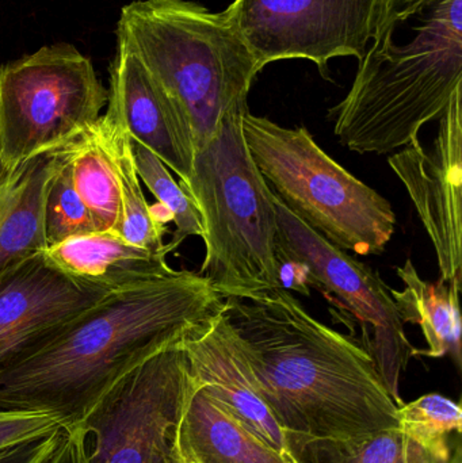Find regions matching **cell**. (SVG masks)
I'll list each match as a JSON object with an SVG mask.
<instances>
[{
	"instance_id": "1",
	"label": "cell",
	"mask_w": 462,
	"mask_h": 463,
	"mask_svg": "<svg viewBox=\"0 0 462 463\" xmlns=\"http://www.w3.org/2000/svg\"><path fill=\"white\" fill-rule=\"evenodd\" d=\"M222 309L224 298L189 269L111 290L0 370V408L42 411L75 426L125 375Z\"/></svg>"
},
{
	"instance_id": "2",
	"label": "cell",
	"mask_w": 462,
	"mask_h": 463,
	"mask_svg": "<svg viewBox=\"0 0 462 463\" xmlns=\"http://www.w3.org/2000/svg\"><path fill=\"white\" fill-rule=\"evenodd\" d=\"M222 317L282 431L344 439L399 429L398 404L363 345L289 290L227 297Z\"/></svg>"
},
{
	"instance_id": "3",
	"label": "cell",
	"mask_w": 462,
	"mask_h": 463,
	"mask_svg": "<svg viewBox=\"0 0 462 463\" xmlns=\"http://www.w3.org/2000/svg\"><path fill=\"white\" fill-rule=\"evenodd\" d=\"M462 90V0H392L344 100L334 135L360 155L420 141Z\"/></svg>"
},
{
	"instance_id": "4",
	"label": "cell",
	"mask_w": 462,
	"mask_h": 463,
	"mask_svg": "<svg viewBox=\"0 0 462 463\" xmlns=\"http://www.w3.org/2000/svg\"><path fill=\"white\" fill-rule=\"evenodd\" d=\"M186 114L195 152L222 119L249 108V92L263 70L227 14L190 0H135L116 29Z\"/></svg>"
},
{
	"instance_id": "5",
	"label": "cell",
	"mask_w": 462,
	"mask_h": 463,
	"mask_svg": "<svg viewBox=\"0 0 462 463\" xmlns=\"http://www.w3.org/2000/svg\"><path fill=\"white\" fill-rule=\"evenodd\" d=\"M247 111L238 109L222 119L195 152L192 175L179 184L205 225L200 274L222 298L282 288L276 197L247 146Z\"/></svg>"
},
{
	"instance_id": "6",
	"label": "cell",
	"mask_w": 462,
	"mask_h": 463,
	"mask_svg": "<svg viewBox=\"0 0 462 463\" xmlns=\"http://www.w3.org/2000/svg\"><path fill=\"white\" fill-rule=\"evenodd\" d=\"M243 133L258 170L290 213L346 252H384L395 233L392 206L328 156L306 128H284L249 110Z\"/></svg>"
},
{
	"instance_id": "7",
	"label": "cell",
	"mask_w": 462,
	"mask_h": 463,
	"mask_svg": "<svg viewBox=\"0 0 462 463\" xmlns=\"http://www.w3.org/2000/svg\"><path fill=\"white\" fill-rule=\"evenodd\" d=\"M89 57L67 43L0 67V159L7 168L83 135L108 105Z\"/></svg>"
},
{
	"instance_id": "8",
	"label": "cell",
	"mask_w": 462,
	"mask_h": 463,
	"mask_svg": "<svg viewBox=\"0 0 462 463\" xmlns=\"http://www.w3.org/2000/svg\"><path fill=\"white\" fill-rule=\"evenodd\" d=\"M181 342L125 375L79 423L91 439L86 463H182L176 432L195 380Z\"/></svg>"
},
{
	"instance_id": "9",
	"label": "cell",
	"mask_w": 462,
	"mask_h": 463,
	"mask_svg": "<svg viewBox=\"0 0 462 463\" xmlns=\"http://www.w3.org/2000/svg\"><path fill=\"white\" fill-rule=\"evenodd\" d=\"M274 205L279 259L300 267L306 285L323 291L357 320L363 328V347L373 359L388 393L401 407V373L409 366L414 347L404 332L390 286L377 271L304 224L277 197Z\"/></svg>"
},
{
	"instance_id": "10",
	"label": "cell",
	"mask_w": 462,
	"mask_h": 463,
	"mask_svg": "<svg viewBox=\"0 0 462 463\" xmlns=\"http://www.w3.org/2000/svg\"><path fill=\"white\" fill-rule=\"evenodd\" d=\"M392 0H233L224 11L265 68L306 59L330 80L328 61L365 56Z\"/></svg>"
},
{
	"instance_id": "11",
	"label": "cell",
	"mask_w": 462,
	"mask_h": 463,
	"mask_svg": "<svg viewBox=\"0 0 462 463\" xmlns=\"http://www.w3.org/2000/svg\"><path fill=\"white\" fill-rule=\"evenodd\" d=\"M430 148L420 141L388 159L406 187L438 261L439 280H462V90L438 119Z\"/></svg>"
},
{
	"instance_id": "12",
	"label": "cell",
	"mask_w": 462,
	"mask_h": 463,
	"mask_svg": "<svg viewBox=\"0 0 462 463\" xmlns=\"http://www.w3.org/2000/svg\"><path fill=\"white\" fill-rule=\"evenodd\" d=\"M110 291L78 279L45 252L0 272V370L26 358Z\"/></svg>"
},
{
	"instance_id": "13",
	"label": "cell",
	"mask_w": 462,
	"mask_h": 463,
	"mask_svg": "<svg viewBox=\"0 0 462 463\" xmlns=\"http://www.w3.org/2000/svg\"><path fill=\"white\" fill-rule=\"evenodd\" d=\"M108 114L133 141L156 155L181 182L192 175L195 146L192 125L148 68L117 41L110 65Z\"/></svg>"
},
{
	"instance_id": "14",
	"label": "cell",
	"mask_w": 462,
	"mask_h": 463,
	"mask_svg": "<svg viewBox=\"0 0 462 463\" xmlns=\"http://www.w3.org/2000/svg\"><path fill=\"white\" fill-rule=\"evenodd\" d=\"M181 343L197 383L252 434L288 458L285 432L266 405L222 312L190 329Z\"/></svg>"
},
{
	"instance_id": "15",
	"label": "cell",
	"mask_w": 462,
	"mask_h": 463,
	"mask_svg": "<svg viewBox=\"0 0 462 463\" xmlns=\"http://www.w3.org/2000/svg\"><path fill=\"white\" fill-rule=\"evenodd\" d=\"M64 165L61 151L45 152L7 168L0 159V272L46 250L43 211Z\"/></svg>"
},
{
	"instance_id": "16",
	"label": "cell",
	"mask_w": 462,
	"mask_h": 463,
	"mask_svg": "<svg viewBox=\"0 0 462 463\" xmlns=\"http://www.w3.org/2000/svg\"><path fill=\"white\" fill-rule=\"evenodd\" d=\"M176 449L182 463H290L246 429L197 380L182 412Z\"/></svg>"
},
{
	"instance_id": "17",
	"label": "cell",
	"mask_w": 462,
	"mask_h": 463,
	"mask_svg": "<svg viewBox=\"0 0 462 463\" xmlns=\"http://www.w3.org/2000/svg\"><path fill=\"white\" fill-rule=\"evenodd\" d=\"M43 252L62 271L108 291L175 271L167 264V250L154 252L110 232L73 237Z\"/></svg>"
},
{
	"instance_id": "18",
	"label": "cell",
	"mask_w": 462,
	"mask_h": 463,
	"mask_svg": "<svg viewBox=\"0 0 462 463\" xmlns=\"http://www.w3.org/2000/svg\"><path fill=\"white\" fill-rule=\"evenodd\" d=\"M403 282V290L390 288L403 323L417 324L425 335L428 348L412 350V356L442 358L449 355L460 369L461 312L460 294L462 280L431 283L422 279L411 259L396 269Z\"/></svg>"
},
{
	"instance_id": "19",
	"label": "cell",
	"mask_w": 462,
	"mask_h": 463,
	"mask_svg": "<svg viewBox=\"0 0 462 463\" xmlns=\"http://www.w3.org/2000/svg\"><path fill=\"white\" fill-rule=\"evenodd\" d=\"M290 463H448L401 429L334 439L285 432Z\"/></svg>"
},
{
	"instance_id": "20",
	"label": "cell",
	"mask_w": 462,
	"mask_h": 463,
	"mask_svg": "<svg viewBox=\"0 0 462 463\" xmlns=\"http://www.w3.org/2000/svg\"><path fill=\"white\" fill-rule=\"evenodd\" d=\"M59 149L64 155L73 187L91 212L98 230L118 234V184L99 118L83 135Z\"/></svg>"
},
{
	"instance_id": "21",
	"label": "cell",
	"mask_w": 462,
	"mask_h": 463,
	"mask_svg": "<svg viewBox=\"0 0 462 463\" xmlns=\"http://www.w3.org/2000/svg\"><path fill=\"white\" fill-rule=\"evenodd\" d=\"M99 121L118 184L121 201L119 236L137 247L154 252L167 250L170 253L163 240L168 232L167 227L157 216L154 206L146 203L141 187L140 176L136 170L132 138L108 114L100 116Z\"/></svg>"
},
{
	"instance_id": "22",
	"label": "cell",
	"mask_w": 462,
	"mask_h": 463,
	"mask_svg": "<svg viewBox=\"0 0 462 463\" xmlns=\"http://www.w3.org/2000/svg\"><path fill=\"white\" fill-rule=\"evenodd\" d=\"M136 170L140 181L146 184L149 192L156 197L160 205L171 214L175 222V232L168 242V250L174 252L187 237L197 236L203 239L205 225L193 198L176 184L165 163L152 154L149 149L132 140Z\"/></svg>"
},
{
	"instance_id": "23",
	"label": "cell",
	"mask_w": 462,
	"mask_h": 463,
	"mask_svg": "<svg viewBox=\"0 0 462 463\" xmlns=\"http://www.w3.org/2000/svg\"><path fill=\"white\" fill-rule=\"evenodd\" d=\"M399 429L441 458L452 456L450 437L461 435L460 402L439 393H429L398 408Z\"/></svg>"
},
{
	"instance_id": "24",
	"label": "cell",
	"mask_w": 462,
	"mask_h": 463,
	"mask_svg": "<svg viewBox=\"0 0 462 463\" xmlns=\"http://www.w3.org/2000/svg\"><path fill=\"white\" fill-rule=\"evenodd\" d=\"M43 232L46 248L53 247L73 237L99 232L91 212L73 187L65 157L64 165L57 174L46 197Z\"/></svg>"
},
{
	"instance_id": "25",
	"label": "cell",
	"mask_w": 462,
	"mask_h": 463,
	"mask_svg": "<svg viewBox=\"0 0 462 463\" xmlns=\"http://www.w3.org/2000/svg\"><path fill=\"white\" fill-rule=\"evenodd\" d=\"M61 419L42 411L0 408V451L59 431Z\"/></svg>"
},
{
	"instance_id": "26",
	"label": "cell",
	"mask_w": 462,
	"mask_h": 463,
	"mask_svg": "<svg viewBox=\"0 0 462 463\" xmlns=\"http://www.w3.org/2000/svg\"><path fill=\"white\" fill-rule=\"evenodd\" d=\"M89 440L80 424L62 427L53 450L42 463H86Z\"/></svg>"
},
{
	"instance_id": "27",
	"label": "cell",
	"mask_w": 462,
	"mask_h": 463,
	"mask_svg": "<svg viewBox=\"0 0 462 463\" xmlns=\"http://www.w3.org/2000/svg\"><path fill=\"white\" fill-rule=\"evenodd\" d=\"M61 430L0 451V463H42L53 450Z\"/></svg>"
},
{
	"instance_id": "28",
	"label": "cell",
	"mask_w": 462,
	"mask_h": 463,
	"mask_svg": "<svg viewBox=\"0 0 462 463\" xmlns=\"http://www.w3.org/2000/svg\"><path fill=\"white\" fill-rule=\"evenodd\" d=\"M448 463H462L460 445H457V448H456L455 453H453V451H452V456H450L449 462H448Z\"/></svg>"
}]
</instances>
